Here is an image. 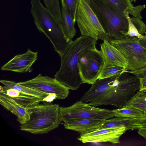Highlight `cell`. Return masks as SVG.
I'll list each match as a JSON object with an SVG mask.
<instances>
[{
    "label": "cell",
    "instance_id": "obj_1",
    "mask_svg": "<svg viewBox=\"0 0 146 146\" xmlns=\"http://www.w3.org/2000/svg\"><path fill=\"white\" fill-rule=\"evenodd\" d=\"M97 40L89 36H82L72 41L60 57V68L54 75V78L70 89L77 90L83 84L78 68L79 59L87 50L96 47Z\"/></svg>",
    "mask_w": 146,
    "mask_h": 146
},
{
    "label": "cell",
    "instance_id": "obj_2",
    "mask_svg": "<svg viewBox=\"0 0 146 146\" xmlns=\"http://www.w3.org/2000/svg\"><path fill=\"white\" fill-rule=\"evenodd\" d=\"M31 12L36 28L44 33L52 44L55 50L62 56L72 41L67 39L61 24L48 9L44 7L40 0H31Z\"/></svg>",
    "mask_w": 146,
    "mask_h": 146
},
{
    "label": "cell",
    "instance_id": "obj_3",
    "mask_svg": "<svg viewBox=\"0 0 146 146\" xmlns=\"http://www.w3.org/2000/svg\"><path fill=\"white\" fill-rule=\"evenodd\" d=\"M89 0L105 32L104 40L109 42L111 40H120L127 36V12L126 14L121 13L104 0Z\"/></svg>",
    "mask_w": 146,
    "mask_h": 146
},
{
    "label": "cell",
    "instance_id": "obj_4",
    "mask_svg": "<svg viewBox=\"0 0 146 146\" xmlns=\"http://www.w3.org/2000/svg\"><path fill=\"white\" fill-rule=\"evenodd\" d=\"M60 107L50 103L28 108L31 111L29 120L21 124L20 130L34 134L47 133L58 128L61 123L59 116Z\"/></svg>",
    "mask_w": 146,
    "mask_h": 146
},
{
    "label": "cell",
    "instance_id": "obj_5",
    "mask_svg": "<svg viewBox=\"0 0 146 146\" xmlns=\"http://www.w3.org/2000/svg\"><path fill=\"white\" fill-rule=\"evenodd\" d=\"M76 21L82 36L97 40L104 39L105 32L91 7L89 0H78Z\"/></svg>",
    "mask_w": 146,
    "mask_h": 146
},
{
    "label": "cell",
    "instance_id": "obj_6",
    "mask_svg": "<svg viewBox=\"0 0 146 146\" xmlns=\"http://www.w3.org/2000/svg\"><path fill=\"white\" fill-rule=\"evenodd\" d=\"M129 73L123 72L117 76L114 90L102 105H112L120 108L133 97L139 89L140 80L136 76Z\"/></svg>",
    "mask_w": 146,
    "mask_h": 146
},
{
    "label": "cell",
    "instance_id": "obj_7",
    "mask_svg": "<svg viewBox=\"0 0 146 146\" xmlns=\"http://www.w3.org/2000/svg\"><path fill=\"white\" fill-rule=\"evenodd\" d=\"M139 39L127 36L118 40H111L109 42L117 48L126 59V70H139L146 67V49L139 43Z\"/></svg>",
    "mask_w": 146,
    "mask_h": 146
},
{
    "label": "cell",
    "instance_id": "obj_8",
    "mask_svg": "<svg viewBox=\"0 0 146 146\" xmlns=\"http://www.w3.org/2000/svg\"><path fill=\"white\" fill-rule=\"evenodd\" d=\"M60 121L87 119H107L114 116L112 110L95 107L81 101L66 107H60Z\"/></svg>",
    "mask_w": 146,
    "mask_h": 146
},
{
    "label": "cell",
    "instance_id": "obj_9",
    "mask_svg": "<svg viewBox=\"0 0 146 146\" xmlns=\"http://www.w3.org/2000/svg\"><path fill=\"white\" fill-rule=\"evenodd\" d=\"M104 63L100 50L96 47L86 51L80 58L78 63L82 83L93 84L98 79Z\"/></svg>",
    "mask_w": 146,
    "mask_h": 146
},
{
    "label": "cell",
    "instance_id": "obj_10",
    "mask_svg": "<svg viewBox=\"0 0 146 146\" xmlns=\"http://www.w3.org/2000/svg\"><path fill=\"white\" fill-rule=\"evenodd\" d=\"M17 83L40 92L47 94H55L57 99H64L69 94V88L60 83L55 78L44 76L40 74L32 79Z\"/></svg>",
    "mask_w": 146,
    "mask_h": 146
},
{
    "label": "cell",
    "instance_id": "obj_11",
    "mask_svg": "<svg viewBox=\"0 0 146 146\" xmlns=\"http://www.w3.org/2000/svg\"><path fill=\"white\" fill-rule=\"evenodd\" d=\"M128 130L126 127L100 129L80 135L78 139L83 143L108 142L113 144L120 143L121 136Z\"/></svg>",
    "mask_w": 146,
    "mask_h": 146
},
{
    "label": "cell",
    "instance_id": "obj_12",
    "mask_svg": "<svg viewBox=\"0 0 146 146\" xmlns=\"http://www.w3.org/2000/svg\"><path fill=\"white\" fill-rule=\"evenodd\" d=\"M37 57L38 52H33L29 49L25 53L15 56L2 66L1 69L16 72H26L37 60Z\"/></svg>",
    "mask_w": 146,
    "mask_h": 146
},
{
    "label": "cell",
    "instance_id": "obj_13",
    "mask_svg": "<svg viewBox=\"0 0 146 146\" xmlns=\"http://www.w3.org/2000/svg\"><path fill=\"white\" fill-rule=\"evenodd\" d=\"M107 119H87L66 121L64 122L65 129L78 132L80 135L101 128Z\"/></svg>",
    "mask_w": 146,
    "mask_h": 146
},
{
    "label": "cell",
    "instance_id": "obj_14",
    "mask_svg": "<svg viewBox=\"0 0 146 146\" xmlns=\"http://www.w3.org/2000/svg\"><path fill=\"white\" fill-rule=\"evenodd\" d=\"M0 103L17 117V120L21 124L25 123L29 120L31 112L28 108L20 105L9 96L0 92Z\"/></svg>",
    "mask_w": 146,
    "mask_h": 146
},
{
    "label": "cell",
    "instance_id": "obj_15",
    "mask_svg": "<svg viewBox=\"0 0 146 146\" xmlns=\"http://www.w3.org/2000/svg\"><path fill=\"white\" fill-rule=\"evenodd\" d=\"M103 41L100 44V51L104 62L122 67L126 70L127 62L123 54L108 40Z\"/></svg>",
    "mask_w": 146,
    "mask_h": 146
},
{
    "label": "cell",
    "instance_id": "obj_16",
    "mask_svg": "<svg viewBox=\"0 0 146 146\" xmlns=\"http://www.w3.org/2000/svg\"><path fill=\"white\" fill-rule=\"evenodd\" d=\"M110 4L120 12L126 14L128 12L134 17L141 19V11L145 7V5L134 7L129 0H104Z\"/></svg>",
    "mask_w": 146,
    "mask_h": 146
},
{
    "label": "cell",
    "instance_id": "obj_17",
    "mask_svg": "<svg viewBox=\"0 0 146 146\" xmlns=\"http://www.w3.org/2000/svg\"><path fill=\"white\" fill-rule=\"evenodd\" d=\"M62 21L60 23L63 32L69 41L75 35L76 30L74 27L75 23L64 7L62 5L61 10Z\"/></svg>",
    "mask_w": 146,
    "mask_h": 146
},
{
    "label": "cell",
    "instance_id": "obj_18",
    "mask_svg": "<svg viewBox=\"0 0 146 146\" xmlns=\"http://www.w3.org/2000/svg\"><path fill=\"white\" fill-rule=\"evenodd\" d=\"M0 82L8 88L16 90L23 94L37 97L42 100L49 94L19 84L13 81L2 80H0Z\"/></svg>",
    "mask_w": 146,
    "mask_h": 146
},
{
    "label": "cell",
    "instance_id": "obj_19",
    "mask_svg": "<svg viewBox=\"0 0 146 146\" xmlns=\"http://www.w3.org/2000/svg\"><path fill=\"white\" fill-rule=\"evenodd\" d=\"M112 111L115 117H126L134 119L145 117L144 112L127 104L122 108L113 110Z\"/></svg>",
    "mask_w": 146,
    "mask_h": 146
},
{
    "label": "cell",
    "instance_id": "obj_20",
    "mask_svg": "<svg viewBox=\"0 0 146 146\" xmlns=\"http://www.w3.org/2000/svg\"><path fill=\"white\" fill-rule=\"evenodd\" d=\"M125 70L123 67L104 62L103 67L98 76L101 79L116 76L123 72Z\"/></svg>",
    "mask_w": 146,
    "mask_h": 146
},
{
    "label": "cell",
    "instance_id": "obj_21",
    "mask_svg": "<svg viewBox=\"0 0 146 146\" xmlns=\"http://www.w3.org/2000/svg\"><path fill=\"white\" fill-rule=\"evenodd\" d=\"M127 104L144 112L146 111V92L137 91Z\"/></svg>",
    "mask_w": 146,
    "mask_h": 146
},
{
    "label": "cell",
    "instance_id": "obj_22",
    "mask_svg": "<svg viewBox=\"0 0 146 146\" xmlns=\"http://www.w3.org/2000/svg\"><path fill=\"white\" fill-rule=\"evenodd\" d=\"M134 119L129 118L121 117L107 119L101 129L113 128L122 127H128Z\"/></svg>",
    "mask_w": 146,
    "mask_h": 146
},
{
    "label": "cell",
    "instance_id": "obj_23",
    "mask_svg": "<svg viewBox=\"0 0 146 146\" xmlns=\"http://www.w3.org/2000/svg\"><path fill=\"white\" fill-rule=\"evenodd\" d=\"M11 98L20 105L28 108L38 105L40 102L42 101V99L40 98L25 95L21 92L18 97Z\"/></svg>",
    "mask_w": 146,
    "mask_h": 146
},
{
    "label": "cell",
    "instance_id": "obj_24",
    "mask_svg": "<svg viewBox=\"0 0 146 146\" xmlns=\"http://www.w3.org/2000/svg\"><path fill=\"white\" fill-rule=\"evenodd\" d=\"M46 7L60 23L62 21L61 10L59 0H43Z\"/></svg>",
    "mask_w": 146,
    "mask_h": 146
},
{
    "label": "cell",
    "instance_id": "obj_25",
    "mask_svg": "<svg viewBox=\"0 0 146 146\" xmlns=\"http://www.w3.org/2000/svg\"><path fill=\"white\" fill-rule=\"evenodd\" d=\"M78 1V0H61L62 5L64 7L75 23L76 22V13Z\"/></svg>",
    "mask_w": 146,
    "mask_h": 146
},
{
    "label": "cell",
    "instance_id": "obj_26",
    "mask_svg": "<svg viewBox=\"0 0 146 146\" xmlns=\"http://www.w3.org/2000/svg\"><path fill=\"white\" fill-rule=\"evenodd\" d=\"M128 21V28L127 34V36L130 37H136L140 39H146V35H143L139 33L137 27L133 23L129 16V13L127 14Z\"/></svg>",
    "mask_w": 146,
    "mask_h": 146
},
{
    "label": "cell",
    "instance_id": "obj_27",
    "mask_svg": "<svg viewBox=\"0 0 146 146\" xmlns=\"http://www.w3.org/2000/svg\"><path fill=\"white\" fill-rule=\"evenodd\" d=\"M127 128L128 130L140 129L146 131V117L133 120Z\"/></svg>",
    "mask_w": 146,
    "mask_h": 146
},
{
    "label": "cell",
    "instance_id": "obj_28",
    "mask_svg": "<svg viewBox=\"0 0 146 146\" xmlns=\"http://www.w3.org/2000/svg\"><path fill=\"white\" fill-rule=\"evenodd\" d=\"M123 72L131 73L139 78H146V67L135 71H130L125 70Z\"/></svg>",
    "mask_w": 146,
    "mask_h": 146
},
{
    "label": "cell",
    "instance_id": "obj_29",
    "mask_svg": "<svg viewBox=\"0 0 146 146\" xmlns=\"http://www.w3.org/2000/svg\"><path fill=\"white\" fill-rule=\"evenodd\" d=\"M56 99V94L49 93L47 96L43 99L42 102H45L50 103Z\"/></svg>",
    "mask_w": 146,
    "mask_h": 146
},
{
    "label": "cell",
    "instance_id": "obj_30",
    "mask_svg": "<svg viewBox=\"0 0 146 146\" xmlns=\"http://www.w3.org/2000/svg\"><path fill=\"white\" fill-rule=\"evenodd\" d=\"M139 79L140 83L139 91L146 92V78Z\"/></svg>",
    "mask_w": 146,
    "mask_h": 146
},
{
    "label": "cell",
    "instance_id": "obj_31",
    "mask_svg": "<svg viewBox=\"0 0 146 146\" xmlns=\"http://www.w3.org/2000/svg\"><path fill=\"white\" fill-rule=\"evenodd\" d=\"M139 42L143 48L146 49V39H139Z\"/></svg>",
    "mask_w": 146,
    "mask_h": 146
},
{
    "label": "cell",
    "instance_id": "obj_32",
    "mask_svg": "<svg viewBox=\"0 0 146 146\" xmlns=\"http://www.w3.org/2000/svg\"><path fill=\"white\" fill-rule=\"evenodd\" d=\"M140 135L146 139V131H141L140 133Z\"/></svg>",
    "mask_w": 146,
    "mask_h": 146
},
{
    "label": "cell",
    "instance_id": "obj_33",
    "mask_svg": "<svg viewBox=\"0 0 146 146\" xmlns=\"http://www.w3.org/2000/svg\"><path fill=\"white\" fill-rule=\"evenodd\" d=\"M131 2H135L137 0H129Z\"/></svg>",
    "mask_w": 146,
    "mask_h": 146
},
{
    "label": "cell",
    "instance_id": "obj_34",
    "mask_svg": "<svg viewBox=\"0 0 146 146\" xmlns=\"http://www.w3.org/2000/svg\"><path fill=\"white\" fill-rule=\"evenodd\" d=\"M144 114L145 116L146 117V111L144 112Z\"/></svg>",
    "mask_w": 146,
    "mask_h": 146
},
{
    "label": "cell",
    "instance_id": "obj_35",
    "mask_svg": "<svg viewBox=\"0 0 146 146\" xmlns=\"http://www.w3.org/2000/svg\"><path fill=\"white\" fill-rule=\"evenodd\" d=\"M145 35H146V32L145 33Z\"/></svg>",
    "mask_w": 146,
    "mask_h": 146
}]
</instances>
